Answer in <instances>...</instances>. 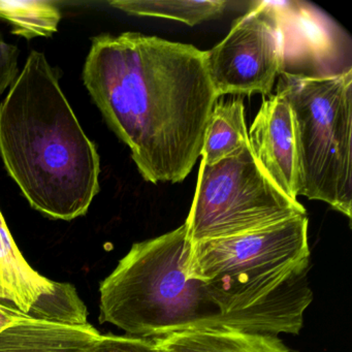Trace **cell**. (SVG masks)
Masks as SVG:
<instances>
[{"instance_id": "cell-1", "label": "cell", "mask_w": 352, "mask_h": 352, "mask_svg": "<svg viewBox=\"0 0 352 352\" xmlns=\"http://www.w3.org/2000/svg\"><path fill=\"white\" fill-rule=\"evenodd\" d=\"M83 81L144 180H185L220 98L205 51L140 32L100 34L92 38Z\"/></svg>"}, {"instance_id": "cell-2", "label": "cell", "mask_w": 352, "mask_h": 352, "mask_svg": "<svg viewBox=\"0 0 352 352\" xmlns=\"http://www.w3.org/2000/svg\"><path fill=\"white\" fill-rule=\"evenodd\" d=\"M0 156L34 209L85 215L100 192V160L44 53L32 51L0 104Z\"/></svg>"}, {"instance_id": "cell-3", "label": "cell", "mask_w": 352, "mask_h": 352, "mask_svg": "<svg viewBox=\"0 0 352 352\" xmlns=\"http://www.w3.org/2000/svg\"><path fill=\"white\" fill-rule=\"evenodd\" d=\"M306 215L190 245L187 273L203 281L230 331L298 335L313 300Z\"/></svg>"}, {"instance_id": "cell-4", "label": "cell", "mask_w": 352, "mask_h": 352, "mask_svg": "<svg viewBox=\"0 0 352 352\" xmlns=\"http://www.w3.org/2000/svg\"><path fill=\"white\" fill-rule=\"evenodd\" d=\"M189 251L184 224L133 244L100 283V322L151 339L185 331H230L208 286L187 273Z\"/></svg>"}, {"instance_id": "cell-5", "label": "cell", "mask_w": 352, "mask_h": 352, "mask_svg": "<svg viewBox=\"0 0 352 352\" xmlns=\"http://www.w3.org/2000/svg\"><path fill=\"white\" fill-rule=\"evenodd\" d=\"M296 125L298 197L321 201L351 219L352 73L322 80L280 76Z\"/></svg>"}, {"instance_id": "cell-6", "label": "cell", "mask_w": 352, "mask_h": 352, "mask_svg": "<svg viewBox=\"0 0 352 352\" xmlns=\"http://www.w3.org/2000/svg\"><path fill=\"white\" fill-rule=\"evenodd\" d=\"M306 215L259 166L249 144L213 164L201 162L185 221L190 245L228 238Z\"/></svg>"}, {"instance_id": "cell-7", "label": "cell", "mask_w": 352, "mask_h": 352, "mask_svg": "<svg viewBox=\"0 0 352 352\" xmlns=\"http://www.w3.org/2000/svg\"><path fill=\"white\" fill-rule=\"evenodd\" d=\"M216 94L269 96L282 60V38L271 1L255 3L217 46L205 51Z\"/></svg>"}, {"instance_id": "cell-8", "label": "cell", "mask_w": 352, "mask_h": 352, "mask_svg": "<svg viewBox=\"0 0 352 352\" xmlns=\"http://www.w3.org/2000/svg\"><path fill=\"white\" fill-rule=\"evenodd\" d=\"M271 3L281 32L280 76L322 80L352 73L351 40L331 17L304 1Z\"/></svg>"}, {"instance_id": "cell-9", "label": "cell", "mask_w": 352, "mask_h": 352, "mask_svg": "<svg viewBox=\"0 0 352 352\" xmlns=\"http://www.w3.org/2000/svg\"><path fill=\"white\" fill-rule=\"evenodd\" d=\"M249 146L265 174L298 201V162L296 125L288 100L281 94L265 100L248 131Z\"/></svg>"}, {"instance_id": "cell-10", "label": "cell", "mask_w": 352, "mask_h": 352, "mask_svg": "<svg viewBox=\"0 0 352 352\" xmlns=\"http://www.w3.org/2000/svg\"><path fill=\"white\" fill-rule=\"evenodd\" d=\"M102 336L88 322L34 319L0 331V352H86Z\"/></svg>"}, {"instance_id": "cell-11", "label": "cell", "mask_w": 352, "mask_h": 352, "mask_svg": "<svg viewBox=\"0 0 352 352\" xmlns=\"http://www.w3.org/2000/svg\"><path fill=\"white\" fill-rule=\"evenodd\" d=\"M153 339L162 352H294L271 333L185 331Z\"/></svg>"}, {"instance_id": "cell-12", "label": "cell", "mask_w": 352, "mask_h": 352, "mask_svg": "<svg viewBox=\"0 0 352 352\" xmlns=\"http://www.w3.org/2000/svg\"><path fill=\"white\" fill-rule=\"evenodd\" d=\"M249 144L242 100L216 102L204 139L201 162L213 164Z\"/></svg>"}, {"instance_id": "cell-13", "label": "cell", "mask_w": 352, "mask_h": 352, "mask_svg": "<svg viewBox=\"0 0 352 352\" xmlns=\"http://www.w3.org/2000/svg\"><path fill=\"white\" fill-rule=\"evenodd\" d=\"M110 5L129 15L176 20L195 26L217 19L230 3L226 0H114Z\"/></svg>"}, {"instance_id": "cell-14", "label": "cell", "mask_w": 352, "mask_h": 352, "mask_svg": "<svg viewBox=\"0 0 352 352\" xmlns=\"http://www.w3.org/2000/svg\"><path fill=\"white\" fill-rule=\"evenodd\" d=\"M0 19L11 24L13 34L32 40L56 34L61 12L49 0H0Z\"/></svg>"}, {"instance_id": "cell-15", "label": "cell", "mask_w": 352, "mask_h": 352, "mask_svg": "<svg viewBox=\"0 0 352 352\" xmlns=\"http://www.w3.org/2000/svg\"><path fill=\"white\" fill-rule=\"evenodd\" d=\"M86 352H162L151 338L102 335Z\"/></svg>"}, {"instance_id": "cell-16", "label": "cell", "mask_w": 352, "mask_h": 352, "mask_svg": "<svg viewBox=\"0 0 352 352\" xmlns=\"http://www.w3.org/2000/svg\"><path fill=\"white\" fill-rule=\"evenodd\" d=\"M19 50L14 45L8 44L0 34V96L13 85L18 77Z\"/></svg>"}, {"instance_id": "cell-17", "label": "cell", "mask_w": 352, "mask_h": 352, "mask_svg": "<svg viewBox=\"0 0 352 352\" xmlns=\"http://www.w3.org/2000/svg\"><path fill=\"white\" fill-rule=\"evenodd\" d=\"M34 317L30 316L19 309L14 308L9 305L0 302V331L15 323L24 322V321L34 320Z\"/></svg>"}]
</instances>
